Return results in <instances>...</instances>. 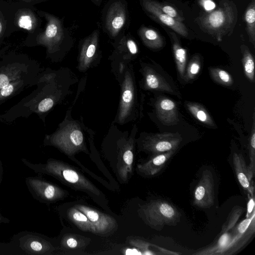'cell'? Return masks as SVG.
I'll return each mask as SVG.
<instances>
[{
	"label": "cell",
	"instance_id": "29",
	"mask_svg": "<svg viewBox=\"0 0 255 255\" xmlns=\"http://www.w3.org/2000/svg\"><path fill=\"white\" fill-rule=\"evenodd\" d=\"M249 151L250 164L248 166L249 174L250 179L252 178L255 174V114L253 115V123L252 128L251 134L250 135L249 143Z\"/></svg>",
	"mask_w": 255,
	"mask_h": 255
},
{
	"label": "cell",
	"instance_id": "28",
	"mask_svg": "<svg viewBox=\"0 0 255 255\" xmlns=\"http://www.w3.org/2000/svg\"><path fill=\"white\" fill-rule=\"evenodd\" d=\"M242 53V64L244 73L252 82L255 81V60L248 47L245 44L241 46Z\"/></svg>",
	"mask_w": 255,
	"mask_h": 255
},
{
	"label": "cell",
	"instance_id": "20",
	"mask_svg": "<svg viewBox=\"0 0 255 255\" xmlns=\"http://www.w3.org/2000/svg\"><path fill=\"white\" fill-rule=\"evenodd\" d=\"M173 49V52L178 72L180 76L184 78L187 61V52L183 48L176 34L172 31H168Z\"/></svg>",
	"mask_w": 255,
	"mask_h": 255
},
{
	"label": "cell",
	"instance_id": "22",
	"mask_svg": "<svg viewBox=\"0 0 255 255\" xmlns=\"http://www.w3.org/2000/svg\"><path fill=\"white\" fill-rule=\"evenodd\" d=\"M133 153L130 146H127L121 152V157L118 163V173L120 178L127 181L132 171Z\"/></svg>",
	"mask_w": 255,
	"mask_h": 255
},
{
	"label": "cell",
	"instance_id": "41",
	"mask_svg": "<svg viewBox=\"0 0 255 255\" xmlns=\"http://www.w3.org/2000/svg\"><path fill=\"white\" fill-rule=\"evenodd\" d=\"M94 3L98 6H100L101 2H102V0H91Z\"/></svg>",
	"mask_w": 255,
	"mask_h": 255
},
{
	"label": "cell",
	"instance_id": "37",
	"mask_svg": "<svg viewBox=\"0 0 255 255\" xmlns=\"http://www.w3.org/2000/svg\"><path fill=\"white\" fill-rule=\"evenodd\" d=\"M200 3L206 11L212 10L216 6L212 0H200Z\"/></svg>",
	"mask_w": 255,
	"mask_h": 255
},
{
	"label": "cell",
	"instance_id": "27",
	"mask_svg": "<svg viewBox=\"0 0 255 255\" xmlns=\"http://www.w3.org/2000/svg\"><path fill=\"white\" fill-rule=\"evenodd\" d=\"M246 30L250 42L255 47V0H251L244 14Z\"/></svg>",
	"mask_w": 255,
	"mask_h": 255
},
{
	"label": "cell",
	"instance_id": "17",
	"mask_svg": "<svg viewBox=\"0 0 255 255\" xmlns=\"http://www.w3.org/2000/svg\"><path fill=\"white\" fill-rule=\"evenodd\" d=\"M233 163L237 178L240 185L251 195V196H254V187L249 176L248 166L242 154L234 152Z\"/></svg>",
	"mask_w": 255,
	"mask_h": 255
},
{
	"label": "cell",
	"instance_id": "36",
	"mask_svg": "<svg viewBox=\"0 0 255 255\" xmlns=\"http://www.w3.org/2000/svg\"><path fill=\"white\" fill-rule=\"evenodd\" d=\"M133 99L132 90L130 87H127L125 89L122 95V108L126 110L129 106Z\"/></svg>",
	"mask_w": 255,
	"mask_h": 255
},
{
	"label": "cell",
	"instance_id": "39",
	"mask_svg": "<svg viewBox=\"0 0 255 255\" xmlns=\"http://www.w3.org/2000/svg\"><path fill=\"white\" fill-rule=\"evenodd\" d=\"M8 2L11 1H20L27 3H29L32 5H35L37 4L40 3L48 0H7Z\"/></svg>",
	"mask_w": 255,
	"mask_h": 255
},
{
	"label": "cell",
	"instance_id": "38",
	"mask_svg": "<svg viewBox=\"0 0 255 255\" xmlns=\"http://www.w3.org/2000/svg\"><path fill=\"white\" fill-rule=\"evenodd\" d=\"M255 199L254 196H251L247 204V212L246 214V218L250 217L255 210Z\"/></svg>",
	"mask_w": 255,
	"mask_h": 255
},
{
	"label": "cell",
	"instance_id": "24",
	"mask_svg": "<svg viewBox=\"0 0 255 255\" xmlns=\"http://www.w3.org/2000/svg\"><path fill=\"white\" fill-rule=\"evenodd\" d=\"M10 19L8 2L0 0V49L5 38L10 35L9 32Z\"/></svg>",
	"mask_w": 255,
	"mask_h": 255
},
{
	"label": "cell",
	"instance_id": "19",
	"mask_svg": "<svg viewBox=\"0 0 255 255\" xmlns=\"http://www.w3.org/2000/svg\"><path fill=\"white\" fill-rule=\"evenodd\" d=\"M100 31L97 29L82 40L80 59L85 64L89 63L95 56L98 48Z\"/></svg>",
	"mask_w": 255,
	"mask_h": 255
},
{
	"label": "cell",
	"instance_id": "14",
	"mask_svg": "<svg viewBox=\"0 0 255 255\" xmlns=\"http://www.w3.org/2000/svg\"><path fill=\"white\" fill-rule=\"evenodd\" d=\"M157 117L165 126H173L179 122L176 103L172 100L163 97L158 99L155 104Z\"/></svg>",
	"mask_w": 255,
	"mask_h": 255
},
{
	"label": "cell",
	"instance_id": "9",
	"mask_svg": "<svg viewBox=\"0 0 255 255\" xmlns=\"http://www.w3.org/2000/svg\"><path fill=\"white\" fill-rule=\"evenodd\" d=\"M214 179L208 170L203 172L194 192L193 204L201 208L211 207L214 203Z\"/></svg>",
	"mask_w": 255,
	"mask_h": 255
},
{
	"label": "cell",
	"instance_id": "40",
	"mask_svg": "<svg viewBox=\"0 0 255 255\" xmlns=\"http://www.w3.org/2000/svg\"><path fill=\"white\" fill-rule=\"evenodd\" d=\"M124 254L131 255V254H140L142 255V253L139 250L135 249H128L125 250Z\"/></svg>",
	"mask_w": 255,
	"mask_h": 255
},
{
	"label": "cell",
	"instance_id": "23",
	"mask_svg": "<svg viewBox=\"0 0 255 255\" xmlns=\"http://www.w3.org/2000/svg\"><path fill=\"white\" fill-rule=\"evenodd\" d=\"M145 84L148 89L151 90L176 94L170 84L162 76L151 69H148L146 73Z\"/></svg>",
	"mask_w": 255,
	"mask_h": 255
},
{
	"label": "cell",
	"instance_id": "4",
	"mask_svg": "<svg viewBox=\"0 0 255 255\" xmlns=\"http://www.w3.org/2000/svg\"><path fill=\"white\" fill-rule=\"evenodd\" d=\"M10 19V35L21 30L27 32L24 45L28 47L35 37L43 30L42 18L34 5L20 1L8 2Z\"/></svg>",
	"mask_w": 255,
	"mask_h": 255
},
{
	"label": "cell",
	"instance_id": "42",
	"mask_svg": "<svg viewBox=\"0 0 255 255\" xmlns=\"http://www.w3.org/2000/svg\"><path fill=\"white\" fill-rule=\"evenodd\" d=\"M7 219H5L4 218H3L1 214L0 213V223H1V222H7Z\"/></svg>",
	"mask_w": 255,
	"mask_h": 255
},
{
	"label": "cell",
	"instance_id": "25",
	"mask_svg": "<svg viewBox=\"0 0 255 255\" xmlns=\"http://www.w3.org/2000/svg\"><path fill=\"white\" fill-rule=\"evenodd\" d=\"M67 215L69 219L81 230L95 233V229L88 217L75 207L68 210Z\"/></svg>",
	"mask_w": 255,
	"mask_h": 255
},
{
	"label": "cell",
	"instance_id": "7",
	"mask_svg": "<svg viewBox=\"0 0 255 255\" xmlns=\"http://www.w3.org/2000/svg\"><path fill=\"white\" fill-rule=\"evenodd\" d=\"M104 31L112 39L124 33L128 22L126 0H109L104 6L102 15Z\"/></svg>",
	"mask_w": 255,
	"mask_h": 255
},
{
	"label": "cell",
	"instance_id": "30",
	"mask_svg": "<svg viewBox=\"0 0 255 255\" xmlns=\"http://www.w3.org/2000/svg\"><path fill=\"white\" fill-rule=\"evenodd\" d=\"M209 72L212 79L220 84L230 86L233 84L232 76L224 69L219 68H210Z\"/></svg>",
	"mask_w": 255,
	"mask_h": 255
},
{
	"label": "cell",
	"instance_id": "34",
	"mask_svg": "<svg viewBox=\"0 0 255 255\" xmlns=\"http://www.w3.org/2000/svg\"><path fill=\"white\" fill-rule=\"evenodd\" d=\"M243 212L241 207L234 208L229 215L227 220L224 224L221 233L229 231L234 227Z\"/></svg>",
	"mask_w": 255,
	"mask_h": 255
},
{
	"label": "cell",
	"instance_id": "33",
	"mask_svg": "<svg viewBox=\"0 0 255 255\" xmlns=\"http://www.w3.org/2000/svg\"><path fill=\"white\" fill-rule=\"evenodd\" d=\"M152 1L165 14L182 22L184 20L183 16L173 6L166 3L159 2L156 0H152Z\"/></svg>",
	"mask_w": 255,
	"mask_h": 255
},
{
	"label": "cell",
	"instance_id": "32",
	"mask_svg": "<svg viewBox=\"0 0 255 255\" xmlns=\"http://www.w3.org/2000/svg\"><path fill=\"white\" fill-rule=\"evenodd\" d=\"M201 69V61L199 56L195 55L189 62L185 70L184 79L188 81L194 79L199 73Z\"/></svg>",
	"mask_w": 255,
	"mask_h": 255
},
{
	"label": "cell",
	"instance_id": "5",
	"mask_svg": "<svg viewBox=\"0 0 255 255\" xmlns=\"http://www.w3.org/2000/svg\"><path fill=\"white\" fill-rule=\"evenodd\" d=\"M22 161L35 172L50 175L74 188L86 190L96 195L100 194L99 190L88 179L62 161L51 159L44 164H34L25 159H22Z\"/></svg>",
	"mask_w": 255,
	"mask_h": 255
},
{
	"label": "cell",
	"instance_id": "18",
	"mask_svg": "<svg viewBox=\"0 0 255 255\" xmlns=\"http://www.w3.org/2000/svg\"><path fill=\"white\" fill-rule=\"evenodd\" d=\"M36 77H30L13 82L0 89V105L35 85Z\"/></svg>",
	"mask_w": 255,
	"mask_h": 255
},
{
	"label": "cell",
	"instance_id": "3",
	"mask_svg": "<svg viewBox=\"0 0 255 255\" xmlns=\"http://www.w3.org/2000/svg\"><path fill=\"white\" fill-rule=\"evenodd\" d=\"M37 12L45 20V26L28 47L44 46L47 54L52 55L60 51L64 45L71 43L72 39L64 26L63 19L41 10L38 9Z\"/></svg>",
	"mask_w": 255,
	"mask_h": 255
},
{
	"label": "cell",
	"instance_id": "35",
	"mask_svg": "<svg viewBox=\"0 0 255 255\" xmlns=\"http://www.w3.org/2000/svg\"><path fill=\"white\" fill-rule=\"evenodd\" d=\"M129 244L132 246L137 248L140 252H142V255H154V253L152 252L149 247L150 244L139 239L130 240Z\"/></svg>",
	"mask_w": 255,
	"mask_h": 255
},
{
	"label": "cell",
	"instance_id": "15",
	"mask_svg": "<svg viewBox=\"0 0 255 255\" xmlns=\"http://www.w3.org/2000/svg\"><path fill=\"white\" fill-rule=\"evenodd\" d=\"M19 241L20 248L28 254H48L54 250L49 242L37 236L26 235Z\"/></svg>",
	"mask_w": 255,
	"mask_h": 255
},
{
	"label": "cell",
	"instance_id": "2",
	"mask_svg": "<svg viewBox=\"0 0 255 255\" xmlns=\"http://www.w3.org/2000/svg\"><path fill=\"white\" fill-rule=\"evenodd\" d=\"M0 53V89L15 81L37 76L38 63L28 55L15 51Z\"/></svg>",
	"mask_w": 255,
	"mask_h": 255
},
{
	"label": "cell",
	"instance_id": "16",
	"mask_svg": "<svg viewBox=\"0 0 255 255\" xmlns=\"http://www.w3.org/2000/svg\"><path fill=\"white\" fill-rule=\"evenodd\" d=\"M176 150L156 154L145 162L137 166L138 171L142 174L151 176L155 175L163 168Z\"/></svg>",
	"mask_w": 255,
	"mask_h": 255
},
{
	"label": "cell",
	"instance_id": "8",
	"mask_svg": "<svg viewBox=\"0 0 255 255\" xmlns=\"http://www.w3.org/2000/svg\"><path fill=\"white\" fill-rule=\"evenodd\" d=\"M45 140L68 155L74 154L81 149L83 145V134L77 129L57 132L47 136Z\"/></svg>",
	"mask_w": 255,
	"mask_h": 255
},
{
	"label": "cell",
	"instance_id": "13",
	"mask_svg": "<svg viewBox=\"0 0 255 255\" xmlns=\"http://www.w3.org/2000/svg\"><path fill=\"white\" fill-rule=\"evenodd\" d=\"M74 207L86 215L96 234H107L112 231L116 226L115 219L108 214L86 205H76Z\"/></svg>",
	"mask_w": 255,
	"mask_h": 255
},
{
	"label": "cell",
	"instance_id": "12",
	"mask_svg": "<svg viewBox=\"0 0 255 255\" xmlns=\"http://www.w3.org/2000/svg\"><path fill=\"white\" fill-rule=\"evenodd\" d=\"M26 182L33 194L45 201H57L66 195L65 190L41 179L28 177Z\"/></svg>",
	"mask_w": 255,
	"mask_h": 255
},
{
	"label": "cell",
	"instance_id": "1",
	"mask_svg": "<svg viewBox=\"0 0 255 255\" xmlns=\"http://www.w3.org/2000/svg\"><path fill=\"white\" fill-rule=\"evenodd\" d=\"M215 8L204 12L196 21L204 32L221 41L224 37L232 34L237 22L238 9L230 0H220Z\"/></svg>",
	"mask_w": 255,
	"mask_h": 255
},
{
	"label": "cell",
	"instance_id": "11",
	"mask_svg": "<svg viewBox=\"0 0 255 255\" xmlns=\"http://www.w3.org/2000/svg\"><path fill=\"white\" fill-rule=\"evenodd\" d=\"M182 140V138L178 133H158L148 137L144 143V147L156 154L176 150Z\"/></svg>",
	"mask_w": 255,
	"mask_h": 255
},
{
	"label": "cell",
	"instance_id": "21",
	"mask_svg": "<svg viewBox=\"0 0 255 255\" xmlns=\"http://www.w3.org/2000/svg\"><path fill=\"white\" fill-rule=\"evenodd\" d=\"M137 33L144 44L149 48L160 49L165 45L163 37L154 28L143 25L138 29Z\"/></svg>",
	"mask_w": 255,
	"mask_h": 255
},
{
	"label": "cell",
	"instance_id": "10",
	"mask_svg": "<svg viewBox=\"0 0 255 255\" xmlns=\"http://www.w3.org/2000/svg\"><path fill=\"white\" fill-rule=\"evenodd\" d=\"M139 3L143 11L151 18L169 27L183 37L188 36V30L185 25L162 12L152 0H139Z\"/></svg>",
	"mask_w": 255,
	"mask_h": 255
},
{
	"label": "cell",
	"instance_id": "31",
	"mask_svg": "<svg viewBox=\"0 0 255 255\" xmlns=\"http://www.w3.org/2000/svg\"><path fill=\"white\" fill-rule=\"evenodd\" d=\"M82 237L69 234L65 235L61 241V246L67 249H75L86 245L85 239Z\"/></svg>",
	"mask_w": 255,
	"mask_h": 255
},
{
	"label": "cell",
	"instance_id": "6",
	"mask_svg": "<svg viewBox=\"0 0 255 255\" xmlns=\"http://www.w3.org/2000/svg\"><path fill=\"white\" fill-rule=\"evenodd\" d=\"M139 212L144 222L158 231L161 230L165 225H176L181 216L174 205L161 199L151 200L141 206Z\"/></svg>",
	"mask_w": 255,
	"mask_h": 255
},
{
	"label": "cell",
	"instance_id": "26",
	"mask_svg": "<svg viewBox=\"0 0 255 255\" xmlns=\"http://www.w3.org/2000/svg\"><path fill=\"white\" fill-rule=\"evenodd\" d=\"M185 106L188 111L198 121L210 127H215L212 117L203 106L189 102H186Z\"/></svg>",
	"mask_w": 255,
	"mask_h": 255
}]
</instances>
